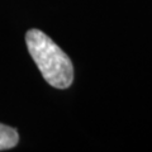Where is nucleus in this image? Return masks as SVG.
Masks as SVG:
<instances>
[{"mask_svg": "<svg viewBox=\"0 0 152 152\" xmlns=\"http://www.w3.org/2000/svg\"><path fill=\"white\" fill-rule=\"evenodd\" d=\"M26 41L28 51L46 81L56 89L69 88L74 80V67L60 46L38 29L28 32Z\"/></svg>", "mask_w": 152, "mask_h": 152, "instance_id": "f257e3e1", "label": "nucleus"}, {"mask_svg": "<svg viewBox=\"0 0 152 152\" xmlns=\"http://www.w3.org/2000/svg\"><path fill=\"white\" fill-rule=\"evenodd\" d=\"M18 140L19 136L14 128L0 124V151L13 148L18 143Z\"/></svg>", "mask_w": 152, "mask_h": 152, "instance_id": "f03ea898", "label": "nucleus"}]
</instances>
